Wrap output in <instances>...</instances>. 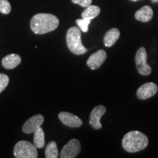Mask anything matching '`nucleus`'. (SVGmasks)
<instances>
[{"label":"nucleus","instance_id":"nucleus-1","mask_svg":"<svg viewBox=\"0 0 158 158\" xmlns=\"http://www.w3.org/2000/svg\"><path fill=\"white\" fill-rule=\"evenodd\" d=\"M59 21L54 15L49 13H38L31 19L30 27L33 32L43 35L54 31L59 27Z\"/></svg>","mask_w":158,"mask_h":158},{"label":"nucleus","instance_id":"nucleus-2","mask_svg":"<svg viewBox=\"0 0 158 158\" xmlns=\"http://www.w3.org/2000/svg\"><path fill=\"white\" fill-rule=\"evenodd\" d=\"M122 147L130 153H135L145 149L149 139L145 134L138 130L128 132L122 138Z\"/></svg>","mask_w":158,"mask_h":158},{"label":"nucleus","instance_id":"nucleus-3","mask_svg":"<svg viewBox=\"0 0 158 158\" xmlns=\"http://www.w3.org/2000/svg\"><path fill=\"white\" fill-rule=\"evenodd\" d=\"M66 42L69 50L76 55H82L87 52L81 42V32L78 27H73L68 29L66 35Z\"/></svg>","mask_w":158,"mask_h":158},{"label":"nucleus","instance_id":"nucleus-4","mask_svg":"<svg viewBox=\"0 0 158 158\" xmlns=\"http://www.w3.org/2000/svg\"><path fill=\"white\" fill-rule=\"evenodd\" d=\"M13 154L16 158H37V151L34 144L21 141L15 145Z\"/></svg>","mask_w":158,"mask_h":158},{"label":"nucleus","instance_id":"nucleus-5","mask_svg":"<svg viewBox=\"0 0 158 158\" xmlns=\"http://www.w3.org/2000/svg\"><path fill=\"white\" fill-rule=\"evenodd\" d=\"M135 64L138 72L142 76H149L152 73V68L147 64V54L145 48H138L135 54Z\"/></svg>","mask_w":158,"mask_h":158},{"label":"nucleus","instance_id":"nucleus-6","mask_svg":"<svg viewBox=\"0 0 158 158\" xmlns=\"http://www.w3.org/2000/svg\"><path fill=\"white\" fill-rule=\"evenodd\" d=\"M81 151V143L78 140L72 139L64 146L60 152L61 158H75Z\"/></svg>","mask_w":158,"mask_h":158},{"label":"nucleus","instance_id":"nucleus-7","mask_svg":"<svg viewBox=\"0 0 158 158\" xmlns=\"http://www.w3.org/2000/svg\"><path fill=\"white\" fill-rule=\"evenodd\" d=\"M43 122H44V117L41 114H37L31 116L23 124L22 127L23 132L27 134L35 133L38 128L40 127Z\"/></svg>","mask_w":158,"mask_h":158},{"label":"nucleus","instance_id":"nucleus-8","mask_svg":"<svg viewBox=\"0 0 158 158\" xmlns=\"http://www.w3.org/2000/svg\"><path fill=\"white\" fill-rule=\"evenodd\" d=\"M158 87L155 83H146L138 89L136 95L141 100H147L157 94Z\"/></svg>","mask_w":158,"mask_h":158},{"label":"nucleus","instance_id":"nucleus-9","mask_svg":"<svg viewBox=\"0 0 158 158\" xmlns=\"http://www.w3.org/2000/svg\"><path fill=\"white\" fill-rule=\"evenodd\" d=\"M106 58H107L106 52L102 49H100L91 55L86 62V64L92 70H97L102 66Z\"/></svg>","mask_w":158,"mask_h":158},{"label":"nucleus","instance_id":"nucleus-10","mask_svg":"<svg viewBox=\"0 0 158 158\" xmlns=\"http://www.w3.org/2000/svg\"><path fill=\"white\" fill-rule=\"evenodd\" d=\"M106 108L103 106H95L90 114L89 123L92 127L95 130H99L102 127V124L100 123V118L106 114Z\"/></svg>","mask_w":158,"mask_h":158},{"label":"nucleus","instance_id":"nucleus-11","mask_svg":"<svg viewBox=\"0 0 158 158\" xmlns=\"http://www.w3.org/2000/svg\"><path fill=\"white\" fill-rule=\"evenodd\" d=\"M59 118L63 124L70 127H80L83 124L82 120L78 116L68 112H60Z\"/></svg>","mask_w":158,"mask_h":158},{"label":"nucleus","instance_id":"nucleus-12","mask_svg":"<svg viewBox=\"0 0 158 158\" xmlns=\"http://www.w3.org/2000/svg\"><path fill=\"white\" fill-rule=\"evenodd\" d=\"M153 17V10L150 6L146 5L141 7L135 13V18L137 21L141 22H149Z\"/></svg>","mask_w":158,"mask_h":158},{"label":"nucleus","instance_id":"nucleus-13","mask_svg":"<svg viewBox=\"0 0 158 158\" xmlns=\"http://www.w3.org/2000/svg\"><path fill=\"white\" fill-rule=\"evenodd\" d=\"M21 62V58L19 54H12L4 57L2 61V64L5 69L11 70L16 68Z\"/></svg>","mask_w":158,"mask_h":158},{"label":"nucleus","instance_id":"nucleus-14","mask_svg":"<svg viewBox=\"0 0 158 158\" xmlns=\"http://www.w3.org/2000/svg\"><path fill=\"white\" fill-rule=\"evenodd\" d=\"M120 36V31L117 28H112L104 35V45L106 47H111L115 44Z\"/></svg>","mask_w":158,"mask_h":158},{"label":"nucleus","instance_id":"nucleus-15","mask_svg":"<svg viewBox=\"0 0 158 158\" xmlns=\"http://www.w3.org/2000/svg\"><path fill=\"white\" fill-rule=\"evenodd\" d=\"M100 13V8L96 5H89L83 11L81 16L83 19H94Z\"/></svg>","mask_w":158,"mask_h":158},{"label":"nucleus","instance_id":"nucleus-16","mask_svg":"<svg viewBox=\"0 0 158 158\" xmlns=\"http://www.w3.org/2000/svg\"><path fill=\"white\" fill-rule=\"evenodd\" d=\"M34 145L38 149L43 148L45 146V133L41 127L34 133Z\"/></svg>","mask_w":158,"mask_h":158},{"label":"nucleus","instance_id":"nucleus-17","mask_svg":"<svg viewBox=\"0 0 158 158\" xmlns=\"http://www.w3.org/2000/svg\"><path fill=\"white\" fill-rule=\"evenodd\" d=\"M45 157L46 158H56L59 156V152L57 149V145L56 142L51 141L47 145L45 149Z\"/></svg>","mask_w":158,"mask_h":158},{"label":"nucleus","instance_id":"nucleus-18","mask_svg":"<svg viewBox=\"0 0 158 158\" xmlns=\"http://www.w3.org/2000/svg\"><path fill=\"white\" fill-rule=\"evenodd\" d=\"M92 20L89 19H83L76 20V23L80 28L81 30L84 32H87L89 30V25L91 23Z\"/></svg>","mask_w":158,"mask_h":158},{"label":"nucleus","instance_id":"nucleus-19","mask_svg":"<svg viewBox=\"0 0 158 158\" xmlns=\"http://www.w3.org/2000/svg\"><path fill=\"white\" fill-rule=\"evenodd\" d=\"M11 11V5L7 0H0V13L9 14Z\"/></svg>","mask_w":158,"mask_h":158},{"label":"nucleus","instance_id":"nucleus-20","mask_svg":"<svg viewBox=\"0 0 158 158\" xmlns=\"http://www.w3.org/2000/svg\"><path fill=\"white\" fill-rule=\"evenodd\" d=\"M9 84V77L4 73H0V93H1Z\"/></svg>","mask_w":158,"mask_h":158},{"label":"nucleus","instance_id":"nucleus-21","mask_svg":"<svg viewBox=\"0 0 158 158\" xmlns=\"http://www.w3.org/2000/svg\"><path fill=\"white\" fill-rule=\"evenodd\" d=\"M72 2L75 4H78L83 7H87L91 5L92 0H72Z\"/></svg>","mask_w":158,"mask_h":158},{"label":"nucleus","instance_id":"nucleus-22","mask_svg":"<svg viewBox=\"0 0 158 158\" xmlns=\"http://www.w3.org/2000/svg\"><path fill=\"white\" fill-rule=\"evenodd\" d=\"M151 1L152 2L155 3V2H158V0H151Z\"/></svg>","mask_w":158,"mask_h":158},{"label":"nucleus","instance_id":"nucleus-23","mask_svg":"<svg viewBox=\"0 0 158 158\" xmlns=\"http://www.w3.org/2000/svg\"><path fill=\"white\" fill-rule=\"evenodd\" d=\"M130 1H131V2H137V1H139V0H130Z\"/></svg>","mask_w":158,"mask_h":158}]
</instances>
